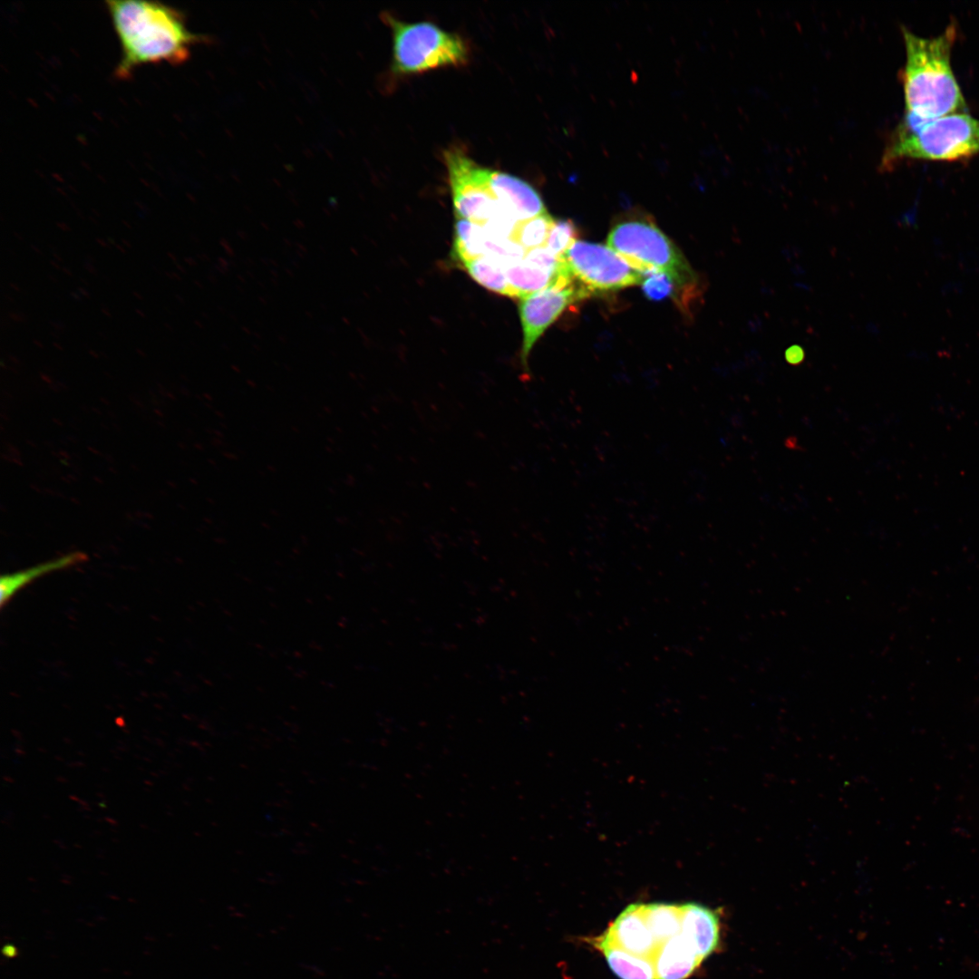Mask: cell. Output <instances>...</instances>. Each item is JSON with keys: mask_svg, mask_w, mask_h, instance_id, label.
<instances>
[{"mask_svg": "<svg viewBox=\"0 0 979 979\" xmlns=\"http://www.w3.org/2000/svg\"><path fill=\"white\" fill-rule=\"evenodd\" d=\"M956 26L950 24L935 37H921L903 27L906 63L901 71L904 119L923 122L964 112L963 92L951 65Z\"/></svg>", "mask_w": 979, "mask_h": 979, "instance_id": "obj_2", "label": "cell"}, {"mask_svg": "<svg viewBox=\"0 0 979 979\" xmlns=\"http://www.w3.org/2000/svg\"><path fill=\"white\" fill-rule=\"evenodd\" d=\"M555 219L548 213L519 221L510 239L526 251L545 247Z\"/></svg>", "mask_w": 979, "mask_h": 979, "instance_id": "obj_18", "label": "cell"}, {"mask_svg": "<svg viewBox=\"0 0 979 979\" xmlns=\"http://www.w3.org/2000/svg\"><path fill=\"white\" fill-rule=\"evenodd\" d=\"M105 5L121 46L114 71L118 79L130 78L146 64H182L192 47L207 39L189 31L184 14L166 4L125 0Z\"/></svg>", "mask_w": 979, "mask_h": 979, "instance_id": "obj_1", "label": "cell"}, {"mask_svg": "<svg viewBox=\"0 0 979 979\" xmlns=\"http://www.w3.org/2000/svg\"><path fill=\"white\" fill-rule=\"evenodd\" d=\"M680 934L703 961L718 948L720 943L718 913L697 903L682 904Z\"/></svg>", "mask_w": 979, "mask_h": 979, "instance_id": "obj_11", "label": "cell"}, {"mask_svg": "<svg viewBox=\"0 0 979 979\" xmlns=\"http://www.w3.org/2000/svg\"><path fill=\"white\" fill-rule=\"evenodd\" d=\"M578 229L570 219H555L546 247L555 256L562 257L567 248L577 241Z\"/></svg>", "mask_w": 979, "mask_h": 979, "instance_id": "obj_20", "label": "cell"}, {"mask_svg": "<svg viewBox=\"0 0 979 979\" xmlns=\"http://www.w3.org/2000/svg\"><path fill=\"white\" fill-rule=\"evenodd\" d=\"M642 911L645 922L658 945L680 934L682 904H642Z\"/></svg>", "mask_w": 979, "mask_h": 979, "instance_id": "obj_16", "label": "cell"}, {"mask_svg": "<svg viewBox=\"0 0 979 979\" xmlns=\"http://www.w3.org/2000/svg\"><path fill=\"white\" fill-rule=\"evenodd\" d=\"M645 297L652 301H663L667 298L681 300L680 291L675 282L662 272H649L645 275L641 284Z\"/></svg>", "mask_w": 979, "mask_h": 979, "instance_id": "obj_19", "label": "cell"}, {"mask_svg": "<svg viewBox=\"0 0 979 979\" xmlns=\"http://www.w3.org/2000/svg\"><path fill=\"white\" fill-rule=\"evenodd\" d=\"M487 231L478 223L458 218L455 225L454 254L461 263L486 255Z\"/></svg>", "mask_w": 979, "mask_h": 979, "instance_id": "obj_17", "label": "cell"}, {"mask_svg": "<svg viewBox=\"0 0 979 979\" xmlns=\"http://www.w3.org/2000/svg\"><path fill=\"white\" fill-rule=\"evenodd\" d=\"M509 259L485 255L463 262L470 276L480 285L498 294L515 297L505 274V264Z\"/></svg>", "mask_w": 979, "mask_h": 979, "instance_id": "obj_15", "label": "cell"}, {"mask_svg": "<svg viewBox=\"0 0 979 979\" xmlns=\"http://www.w3.org/2000/svg\"><path fill=\"white\" fill-rule=\"evenodd\" d=\"M607 244L642 272H662L677 285L684 307L702 292L696 273L674 242L645 214L630 213L611 227Z\"/></svg>", "mask_w": 979, "mask_h": 979, "instance_id": "obj_4", "label": "cell"}, {"mask_svg": "<svg viewBox=\"0 0 979 979\" xmlns=\"http://www.w3.org/2000/svg\"><path fill=\"white\" fill-rule=\"evenodd\" d=\"M653 961L656 979H686L703 962L681 934L659 945Z\"/></svg>", "mask_w": 979, "mask_h": 979, "instance_id": "obj_12", "label": "cell"}, {"mask_svg": "<svg viewBox=\"0 0 979 979\" xmlns=\"http://www.w3.org/2000/svg\"><path fill=\"white\" fill-rule=\"evenodd\" d=\"M563 257L573 279L590 296L641 285L645 277L614 249L599 243L577 240Z\"/></svg>", "mask_w": 979, "mask_h": 979, "instance_id": "obj_7", "label": "cell"}, {"mask_svg": "<svg viewBox=\"0 0 979 979\" xmlns=\"http://www.w3.org/2000/svg\"><path fill=\"white\" fill-rule=\"evenodd\" d=\"M489 179L494 195L517 221L527 220L547 212L540 195L528 182L491 169Z\"/></svg>", "mask_w": 979, "mask_h": 979, "instance_id": "obj_9", "label": "cell"}, {"mask_svg": "<svg viewBox=\"0 0 979 979\" xmlns=\"http://www.w3.org/2000/svg\"><path fill=\"white\" fill-rule=\"evenodd\" d=\"M784 358L789 364L797 366L805 360V350L800 344H791L785 350Z\"/></svg>", "mask_w": 979, "mask_h": 979, "instance_id": "obj_21", "label": "cell"}, {"mask_svg": "<svg viewBox=\"0 0 979 979\" xmlns=\"http://www.w3.org/2000/svg\"><path fill=\"white\" fill-rule=\"evenodd\" d=\"M444 161L458 218L480 225L517 221L494 195L489 168L477 164L456 148L444 151Z\"/></svg>", "mask_w": 979, "mask_h": 979, "instance_id": "obj_6", "label": "cell"}, {"mask_svg": "<svg viewBox=\"0 0 979 979\" xmlns=\"http://www.w3.org/2000/svg\"><path fill=\"white\" fill-rule=\"evenodd\" d=\"M605 932L627 952L652 960L659 946L644 917L642 903L626 906Z\"/></svg>", "mask_w": 979, "mask_h": 979, "instance_id": "obj_10", "label": "cell"}, {"mask_svg": "<svg viewBox=\"0 0 979 979\" xmlns=\"http://www.w3.org/2000/svg\"><path fill=\"white\" fill-rule=\"evenodd\" d=\"M3 952L7 957H13L15 955V949L11 945H5L3 948Z\"/></svg>", "mask_w": 979, "mask_h": 979, "instance_id": "obj_22", "label": "cell"}, {"mask_svg": "<svg viewBox=\"0 0 979 979\" xmlns=\"http://www.w3.org/2000/svg\"><path fill=\"white\" fill-rule=\"evenodd\" d=\"M569 273L553 285L520 298L519 311L523 332L521 364L528 371V358L533 345L569 305L589 297Z\"/></svg>", "mask_w": 979, "mask_h": 979, "instance_id": "obj_8", "label": "cell"}, {"mask_svg": "<svg viewBox=\"0 0 979 979\" xmlns=\"http://www.w3.org/2000/svg\"><path fill=\"white\" fill-rule=\"evenodd\" d=\"M979 153V120L956 112L923 122L902 119L881 157L890 170L904 160L955 161Z\"/></svg>", "mask_w": 979, "mask_h": 979, "instance_id": "obj_3", "label": "cell"}, {"mask_svg": "<svg viewBox=\"0 0 979 979\" xmlns=\"http://www.w3.org/2000/svg\"><path fill=\"white\" fill-rule=\"evenodd\" d=\"M383 16L393 33L394 73H417L467 63L468 46L458 34L431 22L407 23L389 14Z\"/></svg>", "mask_w": 979, "mask_h": 979, "instance_id": "obj_5", "label": "cell"}, {"mask_svg": "<svg viewBox=\"0 0 979 979\" xmlns=\"http://www.w3.org/2000/svg\"><path fill=\"white\" fill-rule=\"evenodd\" d=\"M86 559L87 556L84 553L75 551L24 570L3 575L0 579L1 606L3 607L7 604L16 592L34 579L51 572L82 563Z\"/></svg>", "mask_w": 979, "mask_h": 979, "instance_id": "obj_14", "label": "cell"}, {"mask_svg": "<svg viewBox=\"0 0 979 979\" xmlns=\"http://www.w3.org/2000/svg\"><path fill=\"white\" fill-rule=\"evenodd\" d=\"M592 945L602 953L611 971L619 979H656L654 961L651 958L627 952L617 945L606 932L594 938Z\"/></svg>", "mask_w": 979, "mask_h": 979, "instance_id": "obj_13", "label": "cell"}]
</instances>
